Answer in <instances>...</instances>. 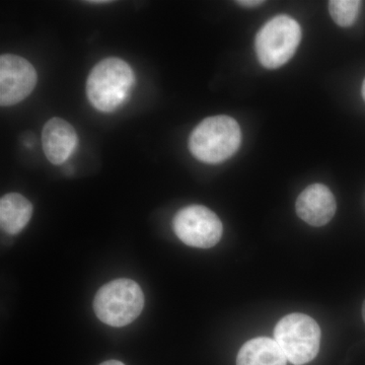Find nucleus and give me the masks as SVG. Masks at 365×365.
<instances>
[{"instance_id": "1", "label": "nucleus", "mask_w": 365, "mask_h": 365, "mask_svg": "<svg viewBox=\"0 0 365 365\" xmlns=\"http://www.w3.org/2000/svg\"><path fill=\"white\" fill-rule=\"evenodd\" d=\"M134 81L130 66L124 60L110 57L91 69L86 81V96L98 111L114 112L126 102Z\"/></svg>"}, {"instance_id": "2", "label": "nucleus", "mask_w": 365, "mask_h": 365, "mask_svg": "<svg viewBox=\"0 0 365 365\" xmlns=\"http://www.w3.org/2000/svg\"><path fill=\"white\" fill-rule=\"evenodd\" d=\"M242 131L239 123L230 116L208 117L192 131L189 150L206 163L225 162L239 150Z\"/></svg>"}, {"instance_id": "3", "label": "nucleus", "mask_w": 365, "mask_h": 365, "mask_svg": "<svg viewBox=\"0 0 365 365\" xmlns=\"http://www.w3.org/2000/svg\"><path fill=\"white\" fill-rule=\"evenodd\" d=\"M143 307V289L135 281L126 278L113 280L101 287L93 300L98 319L118 328L135 321Z\"/></svg>"}, {"instance_id": "4", "label": "nucleus", "mask_w": 365, "mask_h": 365, "mask_svg": "<svg viewBox=\"0 0 365 365\" xmlns=\"http://www.w3.org/2000/svg\"><path fill=\"white\" fill-rule=\"evenodd\" d=\"M321 336L318 323L304 314H287L278 322L274 330V340L288 361L294 365L307 364L316 359Z\"/></svg>"}, {"instance_id": "5", "label": "nucleus", "mask_w": 365, "mask_h": 365, "mask_svg": "<svg viewBox=\"0 0 365 365\" xmlns=\"http://www.w3.org/2000/svg\"><path fill=\"white\" fill-rule=\"evenodd\" d=\"M300 40L299 24L290 16L280 14L266 23L257 34V57L266 68H278L292 59Z\"/></svg>"}, {"instance_id": "6", "label": "nucleus", "mask_w": 365, "mask_h": 365, "mask_svg": "<svg viewBox=\"0 0 365 365\" xmlns=\"http://www.w3.org/2000/svg\"><path fill=\"white\" fill-rule=\"evenodd\" d=\"M175 234L185 245L209 249L220 242L223 227L218 216L202 205H190L178 211L173 220Z\"/></svg>"}, {"instance_id": "7", "label": "nucleus", "mask_w": 365, "mask_h": 365, "mask_svg": "<svg viewBox=\"0 0 365 365\" xmlns=\"http://www.w3.org/2000/svg\"><path fill=\"white\" fill-rule=\"evenodd\" d=\"M37 72L30 61L14 54L0 57V105L23 102L37 85Z\"/></svg>"}, {"instance_id": "8", "label": "nucleus", "mask_w": 365, "mask_h": 365, "mask_svg": "<svg viewBox=\"0 0 365 365\" xmlns=\"http://www.w3.org/2000/svg\"><path fill=\"white\" fill-rule=\"evenodd\" d=\"M337 209L335 197L323 184L309 185L297 200V213L312 227H323L332 220Z\"/></svg>"}, {"instance_id": "9", "label": "nucleus", "mask_w": 365, "mask_h": 365, "mask_svg": "<svg viewBox=\"0 0 365 365\" xmlns=\"http://www.w3.org/2000/svg\"><path fill=\"white\" fill-rule=\"evenodd\" d=\"M78 143L76 129L61 118H51L43 127V150L52 165L66 163L76 150Z\"/></svg>"}, {"instance_id": "10", "label": "nucleus", "mask_w": 365, "mask_h": 365, "mask_svg": "<svg viewBox=\"0 0 365 365\" xmlns=\"http://www.w3.org/2000/svg\"><path fill=\"white\" fill-rule=\"evenodd\" d=\"M287 361L277 342L267 337L245 343L237 357V365H287Z\"/></svg>"}, {"instance_id": "11", "label": "nucleus", "mask_w": 365, "mask_h": 365, "mask_svg": "<svg viewBox=\"0 0 365 365\" xmlns=\"http://www.w3.org/2000/svg\"><path fill=\"white\" fill-rule=\"evenodd\" d=\"M33 205L19 193H9L0 200V225L9 235H18L31 220Z\"/></svg>"}, {"instance_id": "12", "label": "nucleus", "mask_w": 365, "mask_h": 365, "mask_svg": "<svg viewBox=\"0 0 365 365\" xmlns=\"http://www.w3.org/2000/svg\"><path fill=\"white\" fill-rule=\"evenodd\" d=\"M361 1L359 0H331L329 9L334 21L338 26L347 28L352 26L359 16Z\"/></svg>"}, {"instance_id": "13", "label": "nucleus", "mask_w": 365, "mask_h": 365, "mask_svg": "<svg viewBox=\"0 0 365 365\" xmlns=\"http://www.w3.org/2000/svg\"><path fill=\"white\" fill-rule=\"evenodd\" d=\"M237 4H241L242 6L254 7L260 6L264 4V1H259V0H242V1H237Z\"/></svg>"}, {"instance_id": "14", "label": "nucleus", "mask_w": 365, "mask_h": 365, "mask_svg": "<svg viewBox=\"0 0 365 365\" xmlns=\"http://www.w3.org/2000/svg\"><path fill=\"white\" fill-rule=\"evenodd\" d=\"M100 365H125L122 364L121 361H118V360H108V361L103 362Z\"/></svg>"}, {"instance_id": "15", "label": "nucleus", "mask_w": 365, "mask_h": 365, "mask_svg": "<svg viewBox=\"0 0 365 365\" xmlns=\"http://www.w3.org/2000/svg\"><path fill=\"white\" fill-rule=\"evenodd\" d=\"M362 97H364L365 101V79L364 81V85H362Z\"/></svg>"}, {"instance_id": "16", "label": "nucleus", "mask_w": 365, "mask_h": 365, "mask_svg": "<svg viewBox=\"0 0 365 365\" xmlns=\"http://www.w3.org/2000/svg\"><path fill=\"white\" fill-rule=\"evenodd\" d=\"M362 317H364V323H365V300L364 302V306H362Z\"/></svg>"}]
</instances>
